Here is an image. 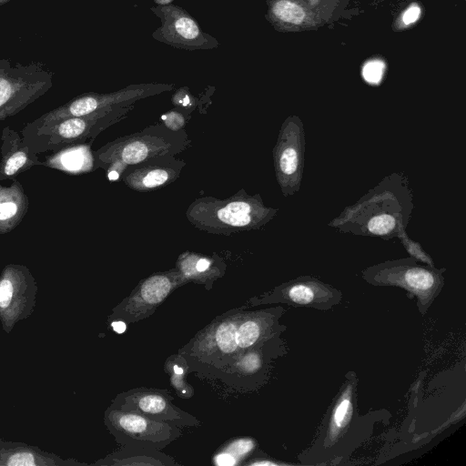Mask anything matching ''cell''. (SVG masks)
<instances>
[{
  "label": "cell",
  "instance_id": "obj_1",
  "mask_svg": "<svg viewBox=\"0 0 466 466\" xmlns=\"http://www.w3.org/2000/svg\"><path fill=\"white\" fill-rule=\"evenodd\" d=\"M415 208L408 177L400 172L384 177L354 204L347 206L328 226L340 233L399 238L410 256L423 260L427 253L408 236L406 228Z\"/></svg>",
  "mask_w": 466,
  "mask_h": 466
},
{
  "label": "cell",
  "instance_id": "obj_2",
  "mask_svg": "<svg viewBox=\"0 0 466 466\" xmlns=\"http://www.w3.org/2000/svg\"><path fill=\"white\" fill-rule=\"evenodd\" d=\"M357 374L350 370L327 409L310 447L299 454L301 464L339 465L372 435L374 425L390 414L373 410L361 415L358 408Z\"/></svg>",
  "mask_w": 466,
  "mask_h": 466
},
{
  "label": "cell",
  "instance_id": "obj_3",
  "mask_svg": "<svg viewBox=\"0 0 466 466\" xmlns=\"http://www.w3.org/2000/svg\"><path fill=\"white\" fill-rule=\"evenodd\" d=\"M279 209L265 206L259 194L249 195L244 189L218 199L204 197L195 199L186 218L196 228L211 234L229 236L239 231L263 228Z\"/></svg>",
  "mask_w": 466,
  "mask_h": 466
},
{
  "label": "cell",
  "instance_id": "obj_4",
  "mask_svg": "<svg viewBox=\"0 0 466 466\" xmlns=\"http://www.w3.org/2000/svg\"><path fill=\"white\" fill-rule=\"evenodd\" d=\"M190 141L186 130L167 128L163 124L118 137L93 152L94 167L106 168L108 178L120 177L126 167L161 157L176 156Z\"/></svg>",
  "mask_w": 466,
  "mask_h": 466
},
{
  "label": "cell",
  "instance_id": "obj_5",
  "mask_svg": "<svg viewBox=\"0 0 466 466\" xmlns=\"http://www.w3.org/2000/svg\"><path fill=\"white\" fill-rule=\"evenodd\" d=\"M445 268H437L407 258L388 259L361 270V278L374 287H398L416 299L417 308L425 315L445 283Z\"/></svg>",
  "mask_w": 466,
  "mask_h": 466
},
{
  "label": "cell",
  "instance_id": "obj_6",
  "mask_svg": "<svg viewBox=\"0 0 466 466\" xmlns=\"http://www.w3.org/2000/svg\"><path fill=\"white\" fill-rule=\"evenodd\" d=\"M133 106L106 107L86 116L66 117L42 128L24 127L21 137L35 154L58 152L92 142L101 131L121 120Z\"/></svg>",
  "mask_w": 466,
  "mask_h": 466
},
{
  "label": "cell",
  "instance_id": "obj_7",
  "mask_svg": "<svg viewBox=\"0 0 466 466\" xmlns=\"http://www.w3.org/2000/svg\"><path fill=\"white\" fill-rule=\"evenodd\" d=\"M53 77L40 62L12 64L0 58V124L44 96L52 87Z\"/></svg>",
  "mask_w": 466,
  "mask_h": 466
},
{
  "label": "cell",
  "instance_id": "obj_8",
  "mask_svg": "<svg viewBox=\"0 0 466 466\" xmlns=\"http://www.w3.org/2000/svg\"><path fill=\"white\" fill-rule=\"evenodd\" d=\"M174 86L173 84L145 83L129 85L106 94L85 93L43 114L25 127L31 129L42 128L66 117L82 116L106 107L131 106L138 100L171 91Z\"/></svg>",
  "mask_w": 466,
  "mask_h": 466
},
{
  "label": "cell",
  "instance_id": "obj_9",
  "mask_svg": "<svg viewBox=\"0 0 466 466\" xmlns=\"http://www.w3.org/2000/svg\"><path fill=\"white\" fill-rule=\"evenodd\" d=\"M104 423L121 446L137 445L161 451L180 436V428L174 424L112 406L104 413Z\"/></svg>",
  "mask_w": 466,
  "mask_h": 466
},
{
  "label": "cell",
  "instance_id": "obj_10",
  "mask_svg": "<svg viewBox=\"0 0 466 466\" xmlns=\"http://www.w3.org/2000/svg\"><path fill=\"white\" fill-rule=\"evenodd\" d=\"M305 150L304 124L299 116H289L281 124L272 150L276 179L284 197L293 196L300 189Z\"/></svg>",
  "mask_w": 466,
  "mask_h": 466
},
{
  "label": "cell",
  "instance_id": "obj_11",
  "mask_svg": "<svg viewBox=\"0 0 466 466\" xmlns=\"http://www.w3.org/2000/svg\"><path fill=\"white\" fill-rule=\"evenodd\" d=\"M245 312L239 309L214 319L187 345V356L217 369L231 364L240 356L236 333Z\"/></svg>",
  "mask_w": 466,
  "mask_h": 466
},
{
  "label": "cell",
  "instance_id": "obj_12",
  "mask_svg": "<svg viewBox=\"0 0 466 466\" xmlns=\"http://www.w3.org/2000/svg\"><path fill=\"white\" fill-rule=\"evenodd\" d=\"M37 290L35 279L26 266L11 263L4 267L0 273V323L5 333L32 315Z\"/></svg>",
  "mask_w": 466,
  "mask_h": 466
},
{
  "label": "cell",
  "instance_id": "obj_13",
  "mask_svg": "<svg viewBox=\"0 0 466 466\" xmlns=\"http://www.w3.org/2000/svg\"><path fill=\"white\" fill-rule=\"evenodd\" d=\"M150 11L161 22L152 33L155 40L187 51L211 50L219 46L217 38L203 31L198 21L181 6L156 5L150 7Z\"/></svg>",
  "mask_w": 466,
  "mask_h": 466
},
{
  "label": "cell",
  "instance_id": "obj_14",
  "mask_svg": "<svg viewBox=\"0 0 466 466\" xmlns=\"http://www.w3.org/2000/svg\"><path fill=\"white\" fill-rule=\"evenodd\" d=\"M342 292L313 276H299L275 287L269 292L253 298V306L282 303L328 310L339 304Z\"/></svg>",
  "mask_w": 466,
  "mask_h": 466
},
{
  "label": "cell",
  "instance_id": "obj_15",
  "mask_svg": "<svg viewBox=\"0 0 466 466\" xmlns=\"http://www.w3.org/2000/svg\"><path fill=\"white\" fill-rule=\"evenodd\" d=\"M112 407L131 410L149 419L174 424L179 428L199 426L200 421L173 403L165 390L136 388L118 393Z\"/></svg>",
  "mask_w": 466,
  "mask_h": 466
},
{
  "label": "cell",
  "instance_id": "obj_16",
  "mask_svg": "<svg viewBox=\"0 0 466 466\" xmlns=\"http://www.w3.org/2000/svg\"><path fill=\"white\" fill-rule=\"evenodd\" d=\"M186 279L177 270L157 273L143 280L113 309L110 319L137 321L150 315Z\"/></svg>",
  "mask_w": 466,
  "mask_h": 466
},
{
  "label": "cell",
  "instance_id": "obj_17",
  "mask_svg": "<svg viewBox=\"0 0 466 466\" xmlns=\"http://www.w3.org/2000/svg\"><path fill=\"white\" fill-rule=\"evenodd\" d=\"M185 166L175 156L161 157L126 167L120 178L131 189L147 192L177 180Z\"/></svg>",
  "mask_w": 466,
  "mask_h": 466
},
{
  "label": "cell",
  "instance_id": "obj_18",
  "mask_svg": "<svg viewBox=\"0 0 466 466\" xmlns=\"http://www.w3.org/2000/svg\"><path fill=\"white\" fill-rule=\"evenodd\" d=\"M284 312L282 306L246 311L236 333L240 354L256 345L279 337L286 330V326L279 322Z\"/></svg>",
  "mask_w": 466,
  "mask_h": 466
},
{
  "label": "cell",
  "instance_id": "obj_19",
  "mask_svg": "<svg viewBox=\"0 0 466 466\" xmlns=\"http://www.w3.org/2000/svg\"><path fill=\"white\" fill-rule=\"evenodd\" d=\"M0 157V181L15 178L35 166L43 165L37 154L24 143L21 135L10 127L2 130Z\"/></svg>",
  "mask_w": 466,
  "mask_h": 466
},
{
  "label": "cell",
  "instance_id": "obj_20",
  "mask_svg": "<svg viewBox=\"0 0 466 466\" xmlns=\"http://www.w3.org/2000/svg\"><path fill=\"white\" fill-rule=\"evenodd\" d=\"M86 465L76 459H63L54 452L22 441L0 438V466H77Z\"/></svg>",
  "mask_w": 466,
  "mask_h": 466
},
{
  "label": "cell",
  "instance_id": "obj_21",
  "mask_svg": "<svg viewBox=\"0 0 466 466\" xmlns=\"http://www.w3.org/2000/svg\"><path fill=\"white\" fill-rule=\"evenodd\" d=\"M28 208L29 198L18 180L14 178L10 186L0 184V234L15 229Z\"/></svg>",
  "mask_w": 466,
  "mask_h": 466
},
{
  "label": "cell",
  "instance_id": "obj_22",
  "mask_svg": "<svg viewBox=\"0 0 466 466\" xmlns=\"http://www.w3.org/2000/svg\"><path fill=\"white\" fill-rule=\"evenodd\" d=\"M177 462L161 451L137 445H124L93 465H175Z\"/></svg>",
  "mask_w": 466,
  "mask_h": 466
},
{
  "label": "cell",
  "instance_id": "obj_23",
  "mask_svg": "<svg viewBox=\"0 0 466 466\" xmlns=\"http://www.w3.org/2000/svg\"><path fill=\"white\" fill-rule=\"evenodd\" d=\"M268 18L275 25H299L305 21L307 13L295 0H268Z\"/></svg>",
  "mask_w": 466,
  "mask_h": 466
},
{
  "label": "cell",
  "instance_id": "obj_24",
  "mask_svg": "<svg viewBox=\"0 0 466 466\" xmlns=\"http://www.w3.org/2000/svg\"><path fill=\"white\" fill-rule=\"evenodd\" d=\"M215 260L207 257L198 256L194 253H184L177 260L178 270L187 279H208V275L219 276L221 269L218 267L213 268Z\"/></svg>",
  "mask_w": 466,
  "mask_h": 466
},
{
  "label": "cell",
  "instance_id": "obj_25",
  "mask_svg": "<svg viewBox=\"0 0 466 466\" xmlns=\"http://www.w3.org/2000/svg\"><path fill=\"white\" fill-rule=\"evenodd\" d=\"M255 446L256 442L253 439L240 438L227 444L221 451L230 454L238 461V460L242 461L247 455L251 453Z\"/></svg>",
  "mask_w": 466,
  "mask_h": 466
},
{
  "label": "cell",
  "instance_id": "obj_26",
  "mask_svg": "<svg viewBox=\"0 0 466 466\" xmlns=\"http://www.w3.org/2000/svg\"><path fill=\"white\" fill-rule=\"evenodd\" d=\"M385 64L380 59L368 61L362 68L363 78L370 84H379L383 76Z\"/></svg>",
  "mask_w": 466,
  "mask_h": 466
},
{
  "label": "cell",
  "instance_id": "obj_27",
  "mask_svg": "<svg viewBox=\"0 0 466 466\" xmlns=\"http://www.w3.org/2000/svg\"><path fill=\"white\" fill-rule=\"evenodd\" d=\"M161 118L163 125L174 131L183 129L186 124V118L184 117V115L177 110L168 111L163 115Z\"/></svg>",
  "mask_w": 466,
  "mask_h": 466
},
{
  "label": "cell",
  "instance_id": "obj_28",
  "mask_svg": "<svg viewBox=\"0 0 466 466\" xmlns=\"http://www.w3.org/2000/svg\"><path fill=\"white\" fill-rule=\"evenodd\" d=\"M193 96L189 93V90L187 87H181L179 88L174 95H173V103L177 106H182V107H190L193 108Z\"/></svg>",
  "mask_w": 466,
  "mask_h": 466
},
{
  "label": "cell",
  "instance_id": "obj_29",
  "mask_svg": "<svg viewBox=\"0 0 466 466\" xmlns=\"http://www.w3.org/2000/svg\"><path fill=\"white\" fill-rule=\"evenodd\" d=\"M420 7L413 4L410 5L402 14L401 21L404 25H410L418 20V18L420 15Z\"/></svg>",
  "mask_w": 466,
  "mask_h": 466
},
{
  "label": "cell",
  "instance_id": "obj_30",
  "mask_svg": "<svg viewBox=\"0 0 466 466\" xmlns=\"http://www.w3.org/2000/svg\"><path fill=\"white\" fill-rule=\"evenodd\" d=\"M213 462L216 465H236L238 464V461L230 454L224 452V451H218L216 456L213 458Z\"/></svg>",
  "mask_w": 466,
  "mask_h": 466
},
{
  "label": "cell",
  "instance_id": "obj_31",
  "mask_svg": "<svg viewBox=\"0 0 466 466\" xmlns=\"http://www.w3.org/2000/svg\"><path fill=\"white\" fill-rule=\"evenodd\" d=\"M110 325L113 330L118 334L123 333L127 329L126 323L119 319H111Z\"/></svg>",
  "mask_w": 466,
  "mask_h": 466
},
{
  "label": "cell",
  "instance_id": "obj_32",
  "mask_svg": "<svg viewBox=\"0 0 466 466\" xmlns=\"http://www.w3.org/2000/svg\"><path fill=\"white\" fill-rule=\"evenodd\" d=\"M154 3L157 4V5H169V4H172V2L174 0H153Z\"/></svg>",
  "mask_w": 466,
  "mask_h": 466
},
{
  "label": "cell",
  "instance_id": "obj_33",
  "mask_svg": "<svg viewBox=\"0 0 466 466\" xmlns=\"http://www.w3.org/2000/svg\"><path fill=\"white\" fill-rule=\"evenodd\" d=\"M11 0H0V6L5 5L6 3L10 2Z\"/></svg>",
  "mask_w": 466,
  "mask_h": 466
}]
</instances>
